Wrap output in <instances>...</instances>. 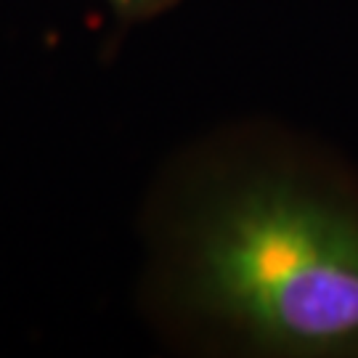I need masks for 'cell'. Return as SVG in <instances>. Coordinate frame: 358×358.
Listing matches in <instances>:
<instances>
[{
    "label": "cell",
    "instance_id": "6da1fadb",
    "mask_svg": "<svg viewBox=\"0 0 358 358\" xmlns=\"http://www.w3.org/2000/svg\"><path fill=\"white\" fill-rule=\"evenodd\" d=\"M146 284L205 353L358 358V170L268 122L205 136L154 196Z\"/></svg>",
    "mask_w": 358,
    "mask_h": 358
},
{
    "label": "cell",
    "instance_id": "7a4b0ae2",
    "mask_svg": "<svg viewBox=\"0 0 358 358\" xmlns=\"http://www.w3.org/2000/svg\"><path fill=\"white\" fill-rule=\"evenodd\" d=\"M125 22H149L173 11L180 0H103Z\"/></svg>",
    "mask_w": 358,
    "mask_h": 358
}]
</instances>
